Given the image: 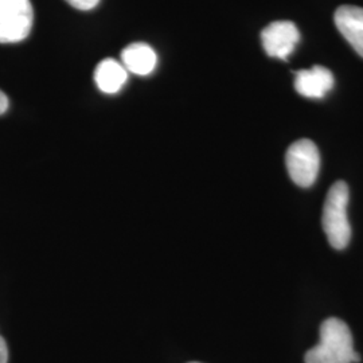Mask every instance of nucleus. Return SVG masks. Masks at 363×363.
<instances>
[{"instance_id": "7ed1b4c3", "label": "nucleus", "mask_w": 363, "mask_h": 363, "mask_svg": "<svg viewBox=\"0 0 363 363\" xmlns=\"http://www.w3.org/2000/svg\"><path fill=\"white\" fill-rule=\"evenodd\" d=\"M34 10L30 0H0V43H18L30 35Z\"/></svg>"}, {"instance_id": "423d86ee", "label": "nucleus", "mask_w": 363, "mask_h": 363, "mask_svg": "<svg viewBox=\"0 0 363 363\" xmlns=\"http://www.w3.org/2000/svg\"><path fill=\"white\" fill-rule=\"evenodd\" d=\"M295 89L308 99H323L334 88V76L323 66H313L295 73Z\"/></svg>"}, {"instance_id": "f8f14e48", "label": "nucleus", "mask_w": 363, "mask_h": 363, "mask_svg": "<svg viewBox=\"0 0 363 363\" xmlns=\"http://www.w3.org/2000/svg\"><path fill=\"white\" fill-rule=\"evenodd\" d=\"M7 109H9V99L3 91H0V116L4 115Z\"/></svg>"}, {"instance_id": "9d476101", "label": "nucleus", "mask_w": 363, "mask_h": 363, "mask_svg": "<svg viewBox=\"0 0 363 363\" xmlns=\"http://www.w3.org/2000/svg\"><path fill=\"white\" fill-rule=\"evenodd\" d=\"M65 1H67L72 7L81 10V11L93 10L100 3V0H65Z\"/></svg>"}, {"instance_id": "ddd939ff", "label": "nucleus", "mask_w": 363, "mask_h": 363, "mask_svg": "<svg viewBox=\"0 0 363 363\" xmlns=\"http://www.w3.org/2000/svg\"><path fill=\"white\" fill-rule=\"evenodd\" d=\"M193 363H196V362H193Z\"/></svg>"}, {"instance_id": "20e7f679", "label": "nucleus", "mask_w": 363, "mask_h": 363, "mask_svg": "<svg viewBox=\"0 0 363 363\" xmlns=\"http://www.w3.org/2000/svg\"><path fill=\"white\" fill-rule=\"evenodd\" d=\"M286 164L292 181L300 187H311L320 169V154L316 144L308 139L295 142L286 151Z\"/></svg>"}, {"instance_id": "f03ea898", "label": "nucleus", "mask_w": 363, "mask_h": 363, "mask_svg": "<svg viewBox=\"0 0 363 363\" xmlns=\"http://www.w3.org/2000/svg\"><path fill=\"white\" fill-rule=\"evenodd\" d=\"M349 198V186L343 181L335 182L325 198L322 223L330 245L337 250L345 249L351 240V226L347 217Z\"/></svg>"}, {"instance_id": "1a4fd4ad", "label": "nucleus", "mask_w": 363, "mask_h": 363, "mask_svg": "<svg viewBox=\"0 0 363 363\" xmlns=\"http://www.w3.org/2000/svg\"><path fill=\"white\" fill-rule=\"evenodd\" d=\"M127 69L123 64L112 58L103 60L94 70V81L99 89L106 94H115L121 91V88L127 82Z\"/></svg>"}, {"instance_id": "9b49d317", "label": "nucleus", "mask_w": 363, "mask_h": 363, "mask_svg": "<svg viewBox=\"0 0 363 363\" xmlns=\"http://www.w3.org/2000/svg\"><path fill=\"white\" fill-rule=\"evenodd\" d=\"M9 362V347L4 337L0 335V363Z\"/></svg>"}, {"instance_id": "39448f33", "label": "nucleus", "mask_w": 363, "mask_h": 363, "mask_svg": "<svg viewBox=\"0 0 363 363\" xmlns=\"http://www.w3.org/2000/svg\"><path fill=\"white\" fill-rule=\"evenodd\" d=\"M300 40V33L296 25L291 21H276L261 31V42L265 52L269 57L283 61L294 52Z\"/></svg>"}, {"instance_id": "f257e3e1", "label": "nucleus", "mask_w": 363, "mask_h": 363, "mask_svg": "<svg viewBox=\"0 0 363 363\" xmlns=\"http://www.w3.org/2000/svg\"><path fill=\"white\" fill-rule=\"evenodd\" d=\"M306 363H358L361 355L354 350L349 325L337 318L325 319L320 325V342L307 351Z\"/></svg>"}, {"instance_id": "6e6552de", "label": "nucleus", "mask_w": 363, "mask_h": 363, "mask_svg": "<svg viewBox=\"0 0 363 363\" xmlns=\"http://www.w3.org/2000/svg\"><path fill=\"white\" fill-rule=\"evenodd\" d=\"M121 61L127 72L136 76H148L155 70L157 55L150 45L135 42L123 50Z\"/></svg>"}, {"instance_id": "0eeeda50", "label": "nucleus", "mask_w": 363, "mask_h": 363, "mask_svg": "<svg viewBox=\"0 0 363 363\" xmlns=\"http://www.w3.org/2000/svg\"><path fill=\"white\" fill-rule=\"evenodd\" d=\"M335 25L339 33L363 57V9L357 6H342L335 15Z\"/></svg>"}]
</instances>
